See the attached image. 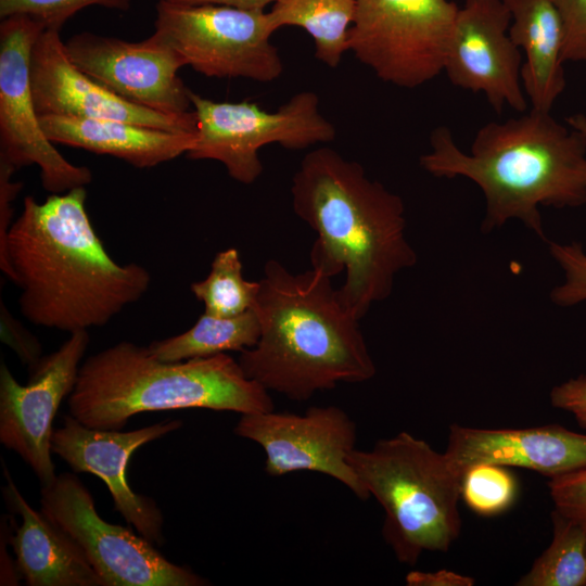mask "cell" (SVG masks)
<instances>
[{"label": "cell", "instance_id": "1", "mask_svg": "<svg viewBox=\"0 0 586 586\" xmlns=\"http://www.w3.org/2000/svg\"><path fill=\"white\" fill-rule=\"evenodd\" d=\"M85 187L26 196L0 247V268L20 288L21 314L68 333L109 323L148 291L150 272L106 252L86 211Z\"/></svg>", "mask_w": 586, "mask_h": 586}, {"label": "cell", "instance_id": "2", "mask_svg": "<svg viewBox=\"0 0 586 586\" xmlns=\"http://www.w3.org/2000/svg\"><path fill=\"white\" fill-rule=\"evenodd\" d=\"M291 193L295 214L317 233L313 268L331 278L345 271L337 293L360 320L391 295L395 276L417 263L402 198L328 146L304 156Z\"/></svg>", "mask_w": 586, "mask_h": 586}, {"label": "cell", "instance_id": "3", "mask_svg": "<svg viewBox=\"0 0 586 586\" xmlns=\"http://www.w3.org/2000/svg\"><path fill=\"white\" fill-rule=\"evenodd\" d=\"M420 165L434 177H463L479 186L485 199L483 233L515 219L547 241L540 207L586 204V139L547 111L531 109L483 125L468 153L449 128L438 126Z\"/></svg>", "mask_w": 586, "mask_h": 586}, {"label": "cell", "instance_id": "4", "mask_svg": "<svg viewBox=\"0 0 586 586\" xmlns=\"http://www.w3.org/2000/svg\"><path fill=\"white\" fill-rule=\"evenodd\" d=\"M331 279L313 267L292 273L278 260L266 263L254 308L259 340L238 359L247 378L305 402L340 382L374 377L359 320L342 303Z\"/></svg>", "mask_w": 586, "mask_h": 586}, {"label": "cell", "instance_id": "5", "mask_svg": "<svg viewBox=\"0 0 586 586\" xmlns=\"http://www.w3.org/2000/svg\"><path fill=\"white\" fill-rule=\"evenodd\" d=\"M190 408L244 415L275 405L269 391L227 353L164 361L127 341L88 357L68 396L69 415L100 430H122L141 412Z\"/></svg>", "mask_w": 586, "mask_h": 586}, {"label": "cell", "instance_id": "6", "mask_svg": "<svg viewBox=\"0 0 586 586\" xmlns=\"http://www.w3.org/2000/svg\"><path fill=\"white\" fill-rule=\"evenodd\" d=\"M348 462L383 507L382 535L399 562L415 565L423 551H447L459 537L462 476L445 454L400 432L354 449Z\"/></svg>", "mask_w": 586, "mask_h": 586}, {"label": "cell", "instance_id": "7", "mask_svg": "<svg viewBox=\"0 0 586 586\" xmlns=\"http://www.w3.org/2000/svg\"><path fill=\"white\" fill-rule=\"evenodd\" d=\"M190 101L196 117V141L186 155L220 162L232 179L244 184L253 183L263 171L262 146L278 143L302 150L336 136L313 91L295 93L275 112L247 100L216 102L191 90Z\"/></svg>", "mask_w": 586, "mask_h": 586}, {"label": "cell", "instance_id": "8", "mask_svg": "<svg viewBox=\"0 0 586 586\" xmlns=\"http://www.w3.org/2000/svg\"><path fill=\"white\" fill-rule=\"evenodd\" d=\"M458 9L450 0H356L348 50L387 84L422 86L444 72Z\"/></svg>", "mask_w": 586, "mask_h": 586}, {"label": "cell", "instance_id": "9", "mask_svg": "<svg viewBox=\"0 0 586 586\" xmlns=\"http://www.w3.org/2000/svg\"><path fill=\"white\" fill-rule=\"evenodd\" d=\"M154 26L187 65L207 77L270 82L282 74L266 11L158 0Z\"/></svg>", "mask_w": 586, "mask_h": 586}, {"label": "cell", "instance_id": "10", "mask_svg": "<svg viewBox=\"0 0 586 586\" xmlns=\"http://www.w3.org/2000/svg\"><path fill=\"white\" fill-rule=\"evenodd\" d=\"M41 512L81 549L104 586H203L207 579L168 561L153 543L103 520L90 492L69 472L41 486Z\"/></svg>", "mask_w": 586, "mask_h": 586}, {"label": "cell", "instance_id": "11", "mask_svg": "<svg viewBox=\"0 0 586 586\" xmlns=\"http://www.w3.org/2000/svg\"><path fill=\"white\" fill-rule=\"evenodd\" d=\"M44 26L27 15L0 24V163L37 165L46 190L64 193L92 180L89 168L65 160L43 132L30 87V54Z\"/></svg>", "mask_w": 586, "mask_h": 586}, {"label": "cell", "instance_id": "12", "mask_svg": "<svg viewBox=\"0 0 586 586\" xmlns=\"http://www.w3.org/2000/svg\"><path fill=\"white\" fill-rule=\"evenodd\" d=\"M89 341L88 331L69 333L55 352L29 369L25 385L5 362L0 366V442L31 468L41 486L56 477L51 458L52 423L76 384Z\"/></svg>", "mask_w": 586, "mask_h": 586}, {"label": "cell", "instance_id": "13", "mask_svg": "<svg viewBox=\"0 0 586 586\" xmlns=\"http://www.w3.org/2000/svg\"><path fill=\"white\" fill-rule=\"evenodd\" d=\"M233 431L264 449L265 471L271 476L315 471L337 480L361 500L370 497L348 462L356 449V424L340 407L313 406L304 415L244 413Z\"/></svg>", "mask_w": 586, "mask_h": 586}, {"label": "cell", "instance_id": "14", "mask_svg": "<svg viewBox=\"0 0 586 586\" xmlns=\"http://www.w3.org/2000/svg\"><path fill=\"white\" fill-rule=\"evenodd\" d=\"M65 51L79 71L131 103L175 115L193 111L178 76L186 61L156 31L139 42L86 31L71 37Z\"/></svg>", "mask_w": 586, "mask_h": 586}, {"label": "cell", "instance_id": "15", "mask_svg": "<svg viewBox=\"0 0 586 586\" xmlns=\"http://www.w3.org/2000/svg\"><path fill=\"white\" fill-rule=\"evenodd\" d=\"M510 13L502 0H464L448 44L444 73L456 87L482 93L494 111L523 113L522 52L509 35Z\"/></svg>", "mask_w": 586, "mask_h": 586}, {"label": "cell", "instance_id": "16", "mask_svg": "<svg viewBox=\"0 0 586 586\" xmlns=\"http://www.w3.org/2000/svg\"><path fill=\"white\" fill-rule=\"evenodd\" d=\"M182 425L180 420H168L132 431L100 430L86 426L72 415L63 418L55 429L51 450L74 472L99 476L109 488L115 510L141 536L156 545L165 540L164 518L156 502L135 493L127 481V464L140 446L163 437Z\"/></svg>", "mask_w": 586, "mask_h": 586}, {"label": "cell", "instance_id": "17", "mask_svg": "<svg viewBox=\"0 0 586 586\" xmlns=\"http://www.w3.org/2000/svg\"><path fill=\"white\" fill-rule=\"evenodd\" d=\"M30 87L39 115L107 118L174 132L195 133L194 111L175 115L131 103L79 71L60 31L46 29L30 54Z\"/></svg>", "mask_w": 586, "mask_h": 586}, {"label": "cell", "instance_id": "18", "mask_svg": "<svg viewBox=\"0 0 586 586\" xmlns=\"http://www.w3.org/2000/svg\"><path fill=\"white\" fill-rule=\"evenodd\" d=\"M445 456L463 477L479 463L519 467L549 479L586 468V434L560 424L479 429L451 424Z\"/></svg>", "mask_w": 586, "mask_h": 586}, {"label": "cell", "instance_id": "19", "mask_svg": "<svg viewBox=\"0 0 586 586\" xmlns=\"http://www.w3.org/2000/svg\"><path fill=\"white\" fill-rule=\"evenodd\" d=\"M4 498L22 523L9 542L29 586H104L79 546L25 500L4 468Z\"/></svg>", "mask_w": 586, "mask_h": 586}, {"label": "cell", "instance_id": "20", "mask_svg": "<svg viewBox=\"0 0 586 586\" xmlns=\"http://www.w3.org/2000/svg\"><path fill=\"white\" fill-rule=\"evenodd\" d=\"M39 122L52 142L112 155L138 168L154 167L187 154L196 141L195 133L117 119L39 115Z\"/></svg>", "mask_w": 586, "mask_h": 586}, {"label": "cell", "instance_id": "21", "mask_svg": "<svg viewBox=\"0 0 586 586\" xmlns=\"http://www.w3.org/2000/svg\"><path fill=\"white\" fill-rule=\"evenodd\" d=\"M509 35L524 54L521 80L532 109L550 112L565 89L564 26L550 0H502Z\"/></svg>", "mask_w": 586, "mask_h": 586}, {"label": "cell", "instance_id": "22", "mask_svg": "<svg viewBox=\"0 0 586 586\" xmlns=\"http://www.w3.org/2000/svg\"><path fill=\"white\" fill-rule=\"evenodd\" d=\"M355 10L356 0H275L267 13L275 31L303 28L314 40L315 56L334 68L348 51Z\"/></svg>", "mask_w": 586, "mask_h": 586}, {"label": "cell", "instance_id": "23", "mask_svg": "<svg viewBox=\"0 0 586 586\" xmlns=\"http://www.w3.org/2000/svg\"><path fill=\"white\" fill-rule=\"evenodd\" d=\"M260 335L255 309L234 317L220 318L203 313L187 331L151 343V354L164 361L204 358L230 351L254 347Z\"/></svg>", "mask_w": 586, "mask_h": 586}, {"label": "cell", "instance_id": "24", "mask_svg": "<svg viewBox=\"0 0 586 586\" xmlns=\"http://www.w3.org/2000/svg\"><path fill=\"white\" fill-rule=\"evenodd\" d=\"M552 539L519 586H586V528L557 509L551 512Z\"/></svg>", "mask_w": 586, "mask_h": 586}, {"label": "cell", "instance_id": "25", "mask_svg": "<svg viewBox=\"0 0 586 586\" xmlns=\"http://www.w3.org/2000/svg\"><path fill=\"white\" fill-rule=\"evenodd\" d=\"M243 265L237 249L218 252L207 277L191 284V291L204 305V313L228 318L254 309L259 292V281L243 277Z\"/></svg>", "mask_w": 586, "mask_h": 586}, {"label": "cell", "instance_id": "26", "mask_svg": "<svg viewBox=\"0 0 586 586\" xmlns=\"http://www.w3.org/2000/svg\"><path fill=\"white\" fill-rule=\"evenodd\" d=\"M517 494V482L507 467L479 463L469 468L461 482V497L475 513L494 515L507 510Z\"/></svg>", "mask_w": 586, "mask_h": 586}, {"label": "cell", "instance_id": "27", "mask_svg": "<svg viewBox=\"0 0 586 586\" xmlns=\"http://www.w3.org/2000/svg\"><path fill=\"white\" fill-rule=\"evenodd\" d=\"M92 5L125 11L130 0H0V17L27 15L46 29L60 31L69 17Z\"/></svg>", "mask_w": 586, "mask_h": 586}, {"label": "cell", "instance_id": "28", "mask_svg": "<svg viewBox=\"0 0 586 586\" xmlns=\"http://www.w3.org/2000/svg\"><path fill=\"white\" fill-rule=\"evenodd\" d=\"M549 252L563 271V281L550 292L551 302L571 307L586 302V252L582 243L548 241Z\"/></svg>", "mask_w": 586, "mask_h": 586}, {"label": "cell", "instance_id": "29", "mask_svg": "<svg viewBox=\"0 0 586 586\" xmlns=\"http://www.w3.org/2000/svg\"><path fill=\"white\" fill-rule=\"evenodd\" d=\"M555 509L586 528V468L549 479Z\"/></svg>", "mask_w": 586, "mask_h": 586}, {"label": "cell", "instance_id": "30", "mask_svg": "<svg viewBox=\"0 0 586 586\" xmlns=\"http://www.w3.org/2000/svg\"><path fill=\"white\" fill-rule=\"evenodd\" d=\"M564 26V62H586V0H550Z\"/></svg>", "mask_w": 586, "mask_h": 586}, {"label": "cell", "instance_id": "31", "mask_svg": "<svg viewBox=\"0 0 586 586\" xmlns=\"http://www.w3.org/2000/svg\"><path fill=\"white\" fill-rule=\"evenodd\" d=\"M1 340L8 344L29 369L42 358L38 340L11 318L1 304Z\"/></svg>", "mask_w": 586, "mask_h": 586}, {"label": "cell", "instance_id": "32", "mask_svg": "<svg viewBox=\"0 0 586 586\" xmlns=\"http://www.w3.org/2000/svg\"><path fill=\"white\" fill-rule=\"evenodd\" d=\"M550 403L557 409L571 412L586 430V374L581 373L552 387Z\"/></svg>", "mask_w": 586, "mask_h": 586}, {"label": "cell", "instance_id": "33", "mask_svg": "<svg viewBox=\"0 0 586 586\" xmlns=\"http://www.w3.org/2000/svg\"><path fill=\"white\" fill-rule=\"evenodd\" d=\"M15 171L11 166L0 163V246L4 244L13 222L12 203L23 186L12 181Z\"/></svg>", "mask_w": 586, "mask_h": 586}, {"label": "cell", "instance_id": "34", "mask_svg": "<svg viewBox=\"0 0 586 586\" xmlns=\"http://www.w3.org/2000/svg\"><path fill=\"white\" fill-rule=\"evenodd\" d=\"M474 583L472 577L449 570L411 571L406 575L408 586H472Z\"/></svg>", "mask_w": 586, "mask_h": 586}, {"label": "cell", "instance_id": "35", "mask_svg": "<svg viewBox=\"0 0 586 586\" xmlns=\"http://www.w3.org/2000/svg\"><path fill=\"white\" fill-rule=\"evenodd\" d=\"M173 3L190 4V5H224L243 10L265 11V8L275 0H164Z\"/></svg>", "mask_w": 586, "mask_h": 586}, {"label": "cell", "instance_id": "36", "mask_svg": "<svg viewBox=\"0 0 586 586\" xmlns=\"http://www.w3.org/2000/svg\"><path fill=\"white\" fill-rule=\"evenodd\" d=\"M566 124L576 129L578 132H581L584 138L586 139V115L579 113V114H574V115H571L569 117H566L565 119Z\"/></svg>", "mask_w": 586, "mask_h": 586}]
</instances>
